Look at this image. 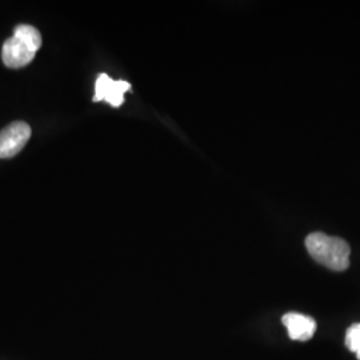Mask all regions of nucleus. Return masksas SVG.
Here are the masks:
<instances>
[{
    "label": "nucleus",
    "mask_w": 360,
    "mask_h": 360,
    "mask_svg": "<svg viewBox=\"0 0 360 360\" xmlns=\"http://www.w3.org/2000/svg\"><path fill=\"white\" fill-rule=\"evenodd\" d=\"M282 322L292 340L307 342L316 333V322L312 318L297 312L285 314Z\"/></svg>",
    "instance_id": "5"
},
{
    "label": "nucleus",
    "mask_w": 360,
    "mask_h": 360,
    "mask_svg": "<svg viewBox=\"0 0 360 360\" xmlns=\"http://www.w3.org/2000/svg\"><path fill=\"white\" fill-rule=\"evenodd\" d=\"M131 89L129 82L114 80L107 74H101L95 82L94 102H107L112 107H120L124 102V94Z\"/></svg>",
    "instance_id": "4"
},
{
    "label": "nucleus",
    "mask_w": 360,
    "mask_h": 360,
    "mask_svg": "<svg viewBox=\"0 0 360 360\" xmlns=\"http://www.w3.org/2000/svg\"><path fill=\"white\" fill-rule=\"evenodd\" d=\"M31 138L26 122H13L0 131V158L10 159L19 154Z\"/></svg>",
    "instance_id": "2"
},
{
    "label": "nucleus",
    "mask_w": 360,
    "mask_h": 360,
    "mask_svg": "<svg viewBox=\"0 0 360 360\" xmlns=\"http://www.w3.org/2000/svg\"><path fill=\"white\" fill-rule=\"evenodd\" d=\"M37 52L38 50H35L26 40L13 37L7 39L3 44L1 59L6 67L16 70L30 65L35 58Z\"/></svg>",
    "instance_id": "3"
},
{
    "label": "nucleus",
    "mask_w": 360,
    "mask_h": 360,
    "mask_svg": "<svg viewBox=\"0 0 360 360\" xmlns=\"http://www.w3.org/2000/svg\"><path fill=\"white\" fill-rule=\"evenodd\" d=\"M346 346L351 352L360 351V323L352 324L346 333Z\"/></svg>",
    "instance_id": "7"
},
{
    "label": "nucleus",
    "mask_w": 360,
    "mask_h": 360,
    "mask_svg": "<svg viewBox=\"0 0 360 360\" xmlns=\"http://www.w3.org/2000/svg\"><path fill=\"white\" fill-rule=\"evenodd\" d=\"M13 37L26 40L27 43H30L35 50H39L41 47V35L35 27L28 26V25L15 27Z\"/></svg>",
    "instance_id": "6"
},
{
    "label": "nucleus",
    "mask_w": 360,
    "mask_h": 360,
    "mask_svg": "<svg viewBox=\"0 0 360 360\" xmlns=\"http://www.w3.org/2000/svg\"><path fill=\"white\" fill-rule=\"evenodd\" d=\"M356 356H358V359L360 360V351H358V352H356Z\"/></svg>",
    "instance_id": "8"
},
{
    "label": "nucleus",
    "mask_w": 360,
    "mask_h": 360,
    "mask_svg": "<svg viewBox=\"0 0 360 360\" xmlns=\"http://www.w3.org/2000/svg\"><path fill=\"white\" fill-rule=\"evenodd\" d=\"M309 255L319 264L333 271H345L349 267L351 248L346 240L328 236L323 232H312L306 238Z\"/></svg>",
    "instance_id": "1"
}]
</instances>
